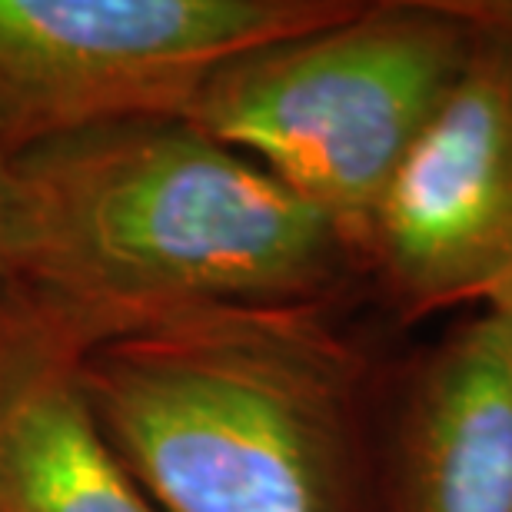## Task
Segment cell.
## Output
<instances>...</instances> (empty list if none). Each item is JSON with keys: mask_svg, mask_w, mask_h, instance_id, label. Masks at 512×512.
Segmentation results:
<instances>
[{"mask_svg": "<svg viewBox=\"0 0 512 512\" xmlns=\"http://www.w3.org/2000/svg\"><path fill=\"white\" fill-rule=\"evenodd\" d=\"M24 286L100 346L210 306H346L343 233L247 153L183 117H140L14 157Z\"/></svg>", "mask_w": 512, "mask_h": 512, "instance_id": "cell-1", "label": "cell"}, {"mask_svg": "<svg viewBox=\"0 0 512 512\" xmlns=\"http://www.w3.org/2000/svg\"><path fill=\"white\" fill-rule=\"evenodd\" d=\"M87 396L157 512H373L386 380L340 306H210L94 346Z\"/></svg>", "mask_w": 512, "mask_h": 512, "instance_id": "cell-2", "label": "cell"}, {"mask_svg": "<svg viewBox=\"0 0 512 512\" xmlns=\"http://www.w3.org/2000/svg\"><path fill=\"white\" fill-rule=\"evenodd\" d=\"M469 0H353L227 60L183 120L313 203L360 260L376 203L473 54Z\"/></svg>", "mask_w": 512, "mask_h": 512, "instance_id": "cell-3", "label": "cell"}, {"mask_svg": "<svg viewBox=\"0 0 512 512\" xmlns=\"http://www.w3.org/2000/svg\"><path fill=\"white\" fill-rule=\"evenodd\" d=\"M353 0H0V153L140 117H183L227 60Z\"/></svg>", "mask_w": 512, "mask_h": 512, "instance_id": "cell-4", "label": "cell"}, {"mask_svg": "<svg viewBox=\"0 0 512 512\" xmlns=\"http://www.w3.org/2000/svg\"><path fill=\"white\" fill-rule=\"evenodd\" d=\"M479 37L376 203L363 280L399 323L512 303V27L469 0Z\"/></svg>", "mask_w": 512, "mask_h": 512, "instance_id": "cell-5", "label": "cell"}, {"mask_svg": "<svg viewBox=\"0 0 512 512\" xmlns=\"http://www.w3.org/2000/svg\"><path fill=\"white\" fill-rule=\"evenodd\" d=\"M373 512H512V303L466 313L386 383Z\"/></svg>", "mask_w": 512, "mask_h": 512, "instance_id": "cell-6", "label": "cell"}, {"mask_svg": "<svg viewBox=\"0 0 512 512\" xmlns=\"http://www.w3.org/2000/svg\"><path fill=\"white\" fill-rule=\"evenodd\" d=\"M90 350L57 310L0 280V512H157L94 413Z\"/></svg>", "mask_w": 512, "mask_h": 512, "instance_id": "cell-7", "label": "cell"}, {"mask_svg": "<svg viewBox=\"0 0 512 512\" xmlns=\"http://www.w3.org/2000/svg\"><path fill=\"white\" fill-rule=\"evenodd\" d=\"M24 250V193L14 157L0 153V280H10Z\"/></svg>", "mask_w": 512, "mask_h": 512, "instance_id": "cell-8", "label": "cell"}, {"mask_svg": "<svg viewBox=\"0 0 512 512\" xmlns=\"http://www.w3.org/2000/svg\"><path fill=\"white\" fill-rule=\"evenodd\" d=\"M496 7H499V14H503V20L512 27V0H496Z\"/></svg>", "mask_w": 512, "mask_h": 512, "instance_id": "cell-9", "label": "cell"}]
</instances>
